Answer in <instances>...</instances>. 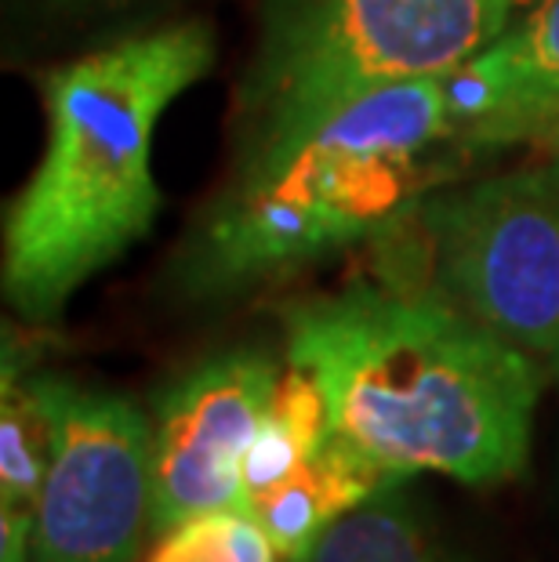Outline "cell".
Wrapping results in <instances>:
<instances>
[{"instance_id": "15", "label": "cell", "mask_w": 559, "mask_h": 562, "mask_svg": "<svg viewBox=\"0 0 559 562\" xmlns=\"http://www.w3.org/2000/svg\"><path fill=\"white\" fill-rule=\"evenodd\" d=\"M530 146H538V149H545L549 153V157H559V121H552L545 131H538V135H534V142Z\"/></svg>"}, {"instance_id": "7", "label": "cell", "mask_w": 559, "mask_h": 562, "mask_svg": "<svg viewBox=\"0 0 559 562\" xmlns=\"http://www.w3.org/2000/svg\"><path fill=\"white\" fill-rule=\"evenodd\" d=\"M272 356L236 349L189 370L157 400L149 442V530L244 512V461L277 392Z\"/></svg>"}, {"instance_id": "14", "label": "cell", "mask_w": 559, "mask_h": 562, "mask_svg": "<svg viewBox=\"0 0 559 562\" xmlns=\"http://www.w3.org/2000/svg\"><path fill=\"white\" fill-rule=\"evenodd\" d=\"M41 22H66V26H91L116 15L157 4V0H22Z\"/></svg>"}, {"instance_id": "13", "label": "cell", "mask_w": 559, "mask_h": 562, "mask_svg": "<svg viewBox=\"0 0 559 562\" xmlns=\"http://www.w3.org/2000/svg\"><path fill=\"white\" fill-rule=\"evenodd\" d=\"M277 548L247 512H211L157 537L149 562H272Z\"/></svg>"}, {"instance_id": "1", "label": "cell", "mask_w": 559, "mask_h": 562, "mask_svg": "<svg viewBox=\"0 0 559 562\" xmlns=\"http://www.w3.org/2000/svg\"><path fill=\"white\" fill-rule=\"evenodd\" d=\"M288 363L324 389L331 432L407 480L487 486L527 469L549 374L433 283H349L283 313Z\"/></svg>"}, {"instance_id": "9", "label": "cell", "mask_w": 559, "mask_h": 562, "mask_svg": "<svg viewBox=\"0 0 559 562\" xmlns=\"http://www.w3.org/2000/svg\"><path fill=\"white\" fill-rule=\"evenodd\" d=\"M389 483H400L396 475L378 469L360 450L342 442L335 432L309 458L291 480L272 486L269 494L247 505V516H255L258 526L277 548V555L294 562L309 544L316 541L327 522H335L342 512L360 505Z\"/></svg>"}, {"instance_id": "10", "label": "cell", "mask_w": 559, "mask_h": 562, "mask_svg": "<svg viewBox=\"0 0 559 562\" xmlns=\"http://www.w3.org/2000/svg\"><path fill=\"white\" fill-rule=\"evenodd\" d=\"M52 464V422L22 370L15 345H4V385H0V562H30L33 522Z\"/></svg>"}, {"instance_id": "11", "label": "cell", "mask_w": 559, "mask_h": 562, "mask_svg": "<svg viewBox=\"0 0 559 562\" xmlns=\"http://www.w3.org/2000/svg\"><path fill=\"white\" fill-rule=\"evenodd\" d=\"M294 562H455L414 501L403 480L374 490L371 497L342 512Z\"/></svg>"}, {"instance_id": "8", "label": "cell", "mask_w": 559, "mask_h": 562, "mask_svg": "<svg viewBox=\"0 0 559 562\" xmlns=\"http://www.w3.org/2000/svg\"><path fill=\"white\" fill-rule=\"evenodd\" d=\"M458 146L502 149L534 142L559 121V0H538L444 80Z\"/></svg>"}, {"instance_id": "2", "label": "cell", "mask_w": 559, "mask_h": 562, "mask_svg": "<svg viewBox=\"0 0 559 562\" xmlns=\"http://www.w3.org/2000/svg\"><path fill=\"white\" fill-rule=\"evenodd\" d=\"M211 66L208 22H171L124 33L44 77V157L4 218L0 283L22 319L55 323L94 272L153 229V131Z\"/></svg>"}, {"instance_id": "12", "label": "cell", "mask_w": 559, "mask_h": 562, "mask_svg": "<svg viewBox=\"0 0 559 562\" xmlns=\"http://www.w3.org/2000/svg\"><path fill=\"white\" fill-rule=\"evenodd\" d=\"M331 436L324 389L309 370L288 363L261 417V428L244 461V512L272 486L291 480Z\"/></svg>"}, {"instance_id": "5", "label": "cell", "mask_w": 559, "mask_h": 562, "mask_svg": "<svg viewBox=\"0 0 559 562\" xmlns=\"http://www.w3.org/2000/svg\"><path fill=\"white\" fill-rule=\"evenodd\" d=\"M414 218L425 283L559 385V157L429 193Z\"/></svg>"}, {"instance_id": "3", "label": "cell", "mask_w": 559, "mask_h": 562, "mask_svg": "<svg viewBox=\"0 0 559 562\" xmlns=\"http://www.w3.org/2000/svg\"><path fill=\"white\" fill-rule=\"evenodd\" d=\"M458 146L444 80H407L342 105L291 146L241 160L175 255L178 286L222 297L400 233Z\"/></svg>"}, {"instance_id": "6", "label": "cell", "mask_w": 559, "mask_h": 562, "mask_svg": "<svg viewBox=\"0 0 559 562\" xmlns=\"http://www.w3.org/2000/svg\"><path fill=\"white\" fill-rule=\"evenodd\" d=\"M52 422L30 562H135L149 526L153 425L135 403L55 374H33Z\"/></svg>"}, {"instance_id": "4", "label": "cell", "mask_w": 559, "mask_h": 562, "mask_svg": "<svg viewBox=\"0 0 559 562\" xmlns=\"http://www.w3.org/2000/svg\"><path fill=\"white\" fill-rule=\"evenodd\" d=\"M513 0H261L241 83V160L291 146L342 105L447 80L505 30Z\"/></svg>"}]
</instances>
